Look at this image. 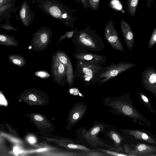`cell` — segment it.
Masks as SVG:
<instances>
[{
	"label": "cell",
	"instance_id": "obj_1",
	"mask_svg": "<svg viewBox=\"0 0 156 156\" xmlns=\"http://www.w3.org/2000/svg\"><path fill=\"white\" fill-rule=\"evenodd\" d=\"M103 105L111 108L112 113L129 118L132 121L142 126L150 127L152 124L133 105V101L129 93L111 97L108 96L101 100Z\"/></svg>",
	"mask_w": 156,
	"mask_h": 156
},
{
	"label": "cell",
	"instance_id": "obj_2",
	"mask_svg": "<svg viewBox=\"0 0 156 156\" xmlns=\"http://www.w3.org/2000/svg\"><path fill=\"white\" fill-rule=\"evenodd\" d=\"M135 66L133 63L125 62L111 63L105 67L104 71L98 77L97 82L98 83L96 85H100L108 82Z\"/></svg>",
	"mask_w": 156,
	"mask_h": 156
},
{
	"label": "cell",
	"instance_id": "obj_3",
	"mask_svg": "<svg viewBox=\"0 0 156 156\" xmlns=\"http://www.w3.org/2000/svg\"><path fill=\"white\" fill-rule=\"evenodd\" d=\"M124 151L131 156H156V147L145 143L123 145Z\"/></svg>",
	"mask_w": 156,
	"mask_h": 156
},
{
	"label": "cell",
	"instance_id": "obj_4",
	"mask_svg": "<svg viewBox=\"0 0 156 156\" xmlns=\"http://www.w3.org/2000/svg\"><path fill=\"white\" fill-rule=\"evenodd\" d=\"M80 41L88 50L98 52L105 48L103 40L95 32L83 33L81 37Z\"/></svg>",
	"mask_w": 156,
	"mask_h": 156
},
{
	"label": "cell",
	"instance_id": "obj_5",
	"mask_svg": "<svg viewBox=\"0 0 156 156\" xmlns=\"http://www.w3.org/2000/svg\"><path fill=\"white\" fill-rule=\"evenodd\" d=\"M104 33L106 41L113 49L121 52L125 51L112 20H110L105 25Z\"/></svg>",
	"mask_w": 156,
	"mask_h": 156
},
{
	"label": "cell",
	"instance_id": "obj_6",
	"mask_svg": "<svg viewBox=\"0 0 156 156\" xmlns=\"http://www.w3.org/2000/svg\"><path fill=\"white\" fill-rule=\"evenodd\" d=\"M141 82L144 88L156 97V72L153 68L148 67L143 71Z\"/></svg>",
	"mask_w": 156,
	"mask_h": 156
},
{
	"label": "cell",
	"instance_id": "obj_7",
	"mask_svg": "<svg viewBox=\"0 0 156 156\" xmlns=\"http://www.w3.org/2000/svg\"><path fill=\"white\" fill-rule=\"evenodd\" d=\"M105 67L101 66L83 63L81 66V72L84 80L90 83H97L98 77L104 71Z\"/></svg>",
	"mask_w": 156,
	"mask_h": 156
},
{
	"label": "cell",
	"instance_id": "obj_8",
	"mask_svg": "<svg viewBox=\"0 0 156 156\" xmlns=\"http://www.w3.org/2000/svg\"><path fill=\"white\" fill-rule=\"evenodd\" d=\"M116 128L110 125L101 122H96L93 127L88 133V137L90 142L93 146L107 147V145L105 144L98 137V135L100 132H103L107 128Z\"/></svg>",
	"mask_w": 156,
	"mask_h": 156
},
{
	"label": "cell",
	"instance_id": "obj_9",
	"mask_svg": "<svg viewBox=\"0 0 156 156\" xmlns=\"http://www.w3.org/2000/svg\"><path fill=\"white\" fill-rule=\"evenodd\" d=\"M119 130L121 132L127 133L136 139L142 140L151 144H156L155 139L153 136L149 134L144 130L128 129H120Z\"/></svg>",
	"mask_w": 156,
	"mask_h": 156
},
{
	"label": "cell",
	"instance_id": "obj_10",
	"mask_svg": "<svg viewBox=\"0 0 156 156\" xmlns=\"http://www.w3.org/2000/svg\"><path fill=\"white\" fill-rule=\"evenodd\" d=\"M120 23L124 41L129 50L131 51L134 42V38L132 29L129 24L122 19L121 20Z\"/></svg>",
	"mask_w": 156,
	"mask_h": 156
},
{
	"label": "cell",
	"instance_id": "obj_11",
	"mask_svg": "<svg viewBox=\"0 0 156 156\" xmlns=\"http://www.w3.org/2000/svg\"><path fill=\"white\" fill-rule=\"evenodd\" d=\"M78 57L84 63L98 66L105 64L107 60L106 56L91 53L81 54Z\"/></svg>",
	"mask_w": 156,
	"mask_h": 156
},
{
	"label": "cell",
	"instance_id": "obj_12",
	"mask_svg": "<svg viewBox=\"0 0 156 156\" xmlns=\"http://www.w3.org/2000/svg\"><path fill=\"white\" fill-rule=\"evenodd\" d=\"M105 134L113 141L114 146H111L110 150L117 151H124L123 147L121 145L123 139L114 128H108L104 131Z\"/></svg>",
	"mask_w": 156,
	"mask_h": 156
},
{
	"label": "cell",
	"instance_id": "obj_13",
	"mask_svg": "<svg viewBox=\"0 0 156 156\" xmlns=\"http://www.w3.org/2000/svg\"><path fill=\"white\" fill-rule=\"evenodd\" d=\"M49 37V34L48 31L41 30L35 34L31 43L34 47L44 46L48 42Z\"/></svg>",
	"mask_w": 156,
	"mask_h": 156
},
{
	"label": "cell",
	"instance_id": "obj_14",
	"mask_svg": "<svg viewBox=\"0 0 156 156\" xmlns=\"http://www.w3.org/2000/svg\"><path fill=\"white\" fill-rule=\"evenodd\" d=\"M53 60V74L56 80H60L65 76L66 68L57 58L54 57Z\"/></svg>",
	"mask_w": 156,
	"mask_h": 156
},
{
	"label": "cell",
	"instance_id": "obj_15",
	"mask_svg": "<svg viewBox=\"0 0 156 156\" xmlns=\"http://www.w3.org/2000/svg\"><path fill=\"white\" fill-rule=\"evenodd\" d=\"M20 16L23 25L26 27L28 26L31 20V16L29 6L26 2H24L22 5Z\"/></svg>",
	"mask_w": 156,
	"mask_h": 156
},
{
	"label": "cell",
	"instance_id": "obj_16",
	"mask_svg": "<svg viewBox=\"0 0 156 156\" xmlns=\"http://www.w3.org/2000/svg\"><path fill=\"white\" fill-rule=\"evenodd\" d=\"M0 44L14 47H17L19 45L18 42L13 36L1 33H0Z\"/></svg>",
	"mask_w": 156,
	"mask_h": 156
},
{
	"label": "cell",
	"instance_id": "obj_17",
	"mask_svg": "<svg viewBox=\"0 0 156 156\" xmlns=\"http://www.w3.org/2000/svg\"><path fill=\"white\" fill-rule=\"evenodd\" d=\"M10 61L19 67H21L25 65L26 61L22 55L19 54H12L9 56Z\"/></svg>",
	"mask_w": 156,
	"mask_h": 156
},
{
	"label": "cell",
	"instance_id": "obj_18",
	"mask_svg": "<svg viewBox=\"0 0 156 156\" xmlns=\"http://www.w3.org/2000/svg\"><path fill=\"white\" fill-rule=\"evenodd\" d=\"M139 98L140 101L143 103L151 112L156 115V111L153 108L148 98L142 92H139Z\"/></svg>",
	"mask_w": 156,
	"mask_h": 156
},
{
	"label": "cell",
	"instance_id": "obj_19",
	"mask_svg": "<svg viewBox=\"0 0 156 156\" xmlns=\"http://www.w3.org/2000/svg\"><path fill=\"white\" fill-rule=\"evenodd\" d=\"M140 0H127L126 11L131 16L133 17L136 13Z\"/></svg>",
	"mask_w": 156,
	"mask_h": 156
},
{
	"label": "cell",
	"instance_id": "obj_20",
	"mask_svg": "<svg viewBox=\"0 0 156 156\" xmlns=\"http://www.w3.org/2000/svg\"><path fill=\"white\" fill-rule=\"evenodd\" d=\"M96 150L105 153L109 156H131L129 154L126 153H122L119 152L117 151H113V150H108L105 149H100L98 148Z\"/></svg>",
	"mask_w": 156,
	"mask_h": 156
},
{
	"label": "cell",
	"instance_id": "obj_21",
	"mask_svg": "<svg viewBox=\"0 0 156 156\" xmlns=\"http://www.w3.org/2000/svg\"><path fill=\"white\" fill-rule=\"evenodd\" d=\"M156 43V28L153 30L150 39L148 42V47L149 48L153 47Z\"/></svg>",
	"mask_w": 156,
	"mask_h": 156
},
{
	"label": "cell",
	"instance_id": "obj_22",
	"mask_svg": "<svg viewBox=\"0 0 156 156\" xmlns=\"http://www.w3.org/2000/svg\"><path fill=\"white\" fill-rule=\"evenodd\" d=\"M13 5L12 2L9 3L0 7V16L4 15L12 8Z\"/></svg>",
	"mask_w": 156,
	"mask_h": 156
},
{
	"label": "cell",
	"instance_id": "obj_23",
	"mask_svg": "<svg viewBox=\"0 0 156 156\" xmlns=\"http://www.w3.org/2000/svg\"><path fill=\"white\" fill-rule=\"evenodd\" d=\"M89 5L92 9L95 11L98 9L100 0H88Z\"/></svg>",
	"mask_w": 156,
	"mask_h": 156
},
{
	"label": "cell",
	"instance_id": "obj_24",
	"mask_svg": "<svg viewBox=\"0 0 156 156\" xmlns=\"http://www.w3.org/2000/svg\"><path fill=\"white\" fill-rule=\"evenodd\" d=\"M0 27L7 30L16 31L18 29V28L14 27L10 24H1L0 25Z\"/></svg>",
	"mask_w": 156,
	"mask_h": 156
},
{
	"label": "cell",
	"instance_id": "obj_25",
	"mask_svg": "<svg viewBox=\"0 0 156 156\" xmlns=\"http://www.w3.org/2000/svg\"><path fill=\"white\" fill-rule=\"evenodd\" d=\"M68 147L72 149H76V148H81L82 149H83V150H85L89 151H90V150L87 148L85 147H80L79 146H77L76 145L73 144H69L68 145Z\"/></svg>",
	"mask_w": 156,
	"mask_h": 156
},
{
	"label": "cell",
	"instance_id": "obj_26",
	"mask_svg": "<svg viewBox=\"0 0 156 156\" xmlns=\"http://www.w3.org/2000/svg\"><path fill=\"white\" fill-rule=\"evenodd\" d=\"M12 0H0V7L9 3H12Z\"/></svg>",
	"mask_w": 156,
	"mask_h": 156
},
{
	"label": "cell",
	"instance_id": "obj_27",
	"mask_svg": "<svg viewBox=\"0 0 156 156\" xmlns=\"http://www.w3.org/2000/svg\"><path fill=\"white\" fill-rule=\"evenodd\" d=\"M29 99L34 101H36L37 100L36 97L33 94H30L28 96Z\"/></svg>",
	"mask_w": 156,
	"mask_h": 156
},
{
	"label": "cell",
	"instance_id": "obj_28",
	"mask_svg": "<svg viewBox=\"0 0 156 156\" xmlns=\"http://www.w3.org/2000/svg\"><path fill=\"white\" fill-rule=\"evenodd\" d=\"M34 119L37 121H41L43 120V118L38 115H36L34 116Z\"/></svg>",
	"mask_w": 156,
	"mask_h": 156
},
{
	"label": "cell",
	"instance_id": "obj_29",
	"mask_svg": "<svg viewBox=\"0 0 156 156\" xmlns=\"http://www.w3.org/2000/svg\"><path fill=\"white\" fill-rule=\"evenodd\" d=\"M35 74L40 77H44L46 75L45 72H39Z\"/></svg>",
	"mask_w": 156,
	"mask_h": 156
},
{
	"label": "cell",
	"instance_id": "obj_30",
	"mask_svg": "<svg viewBox=\"0 0 156 156\" xmlns=\"http://www.w3.org/2000/svg\"><path fill=\"white\" fill-rule=\"evenodd\" d=\"M79 117V114L77 112H76L74 114L73 117L74 119H77Z\"/></svg>",
	"mask_w": 156,
	"mask_h": 156
},
{
	"label": "cell",
	"instance_id": "obj_31",
	"mask_svg": "<svg viewBox=\"0 0 156 156\" xmlns=\"http://www.w3.org/2000/svg\"><path fill=\"white\" fill-rule=\"evenodd\" d=\"M81 1L84 7L87 8V0H81Z\"/></svg>",
	"mask_w": 156,
	"mask_h": 156
},
{
	"label": "cell",
	"instance_id": "obj_32",
	"mask_svg": "<svg viewBox=\"0 0 156 156\" xmlns=\"http://www.w3.org/2000/svg\"><path fill=\"white\" fill-rule=\"evenodd\" d=\"M30 142L31 143H33L35 142L34 139L33 137H30L29 139Z\"/></svg>",
	"mask_w": 156,
	"mask_h": 156
}]
</instances>
